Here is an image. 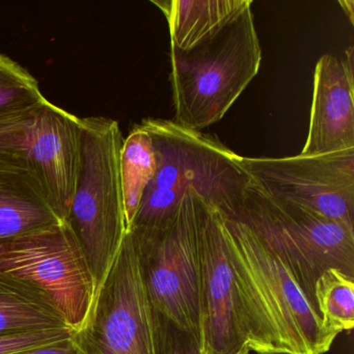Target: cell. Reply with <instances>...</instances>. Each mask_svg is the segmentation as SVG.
I'll return each mask as SVG.
<instances>
[{"instance_id": "obj_3", "label": "cell", "mask_w": 354, "mask_h": 354, "mask_svg": "<svg viewBox=\"0 0 354 354\" xmlns=\"http://www.w3.org/2000/svg\"><path fill=\"white\" fill-rule=\"evenodd\" d=\"M261 63L252 7L192 48L171 45L174 122L201 131L221 121L256 77Z\"/></svg>"}, {"instance_id": "obj_18", "label": "cell", "mask_w": 354, "mask_h": 354, "mask_svg": "<svg viewBox=\"0 0 354 354\" xmlns=\"http://www.w3.org/2000/svg\"><path fill=\"white\" fill-rule=\"evenodd\" d=\"M44 98L38 80L28 70L0 53V115L26 109Z\"/></svg>"}, {"instance_id": "obj_23", "label": "cell", "mask_w": 354, "mask_h": 354, "mask_svg": "<svg viewBox=\"0 0 354 354\" xmlns=\"http://www.w3.org/2000/svg\"><path fill=\"white\" fill-rule=\"evenodd\" d=\"M248 352H250V351H248V350H244V351L241 352V353H240V354H248Z\"/></svg>"}, {"instance_id": "obj_21", "label": "cell", "mask_w": 354, "mask_h": 354, "mask_svg": "<svg viewBox=\"0 0 354 354\" xmlns=\"http://www.w3.org/2000/svg\"><path fill=\"white\" fill-rule=\"evenodd\" d=\"M19 354H82L77 346L73 342V337L63 343L55 344L48 347L39 348L30 350Z\"/></svg>"}, {"instance_id": "obj_12", "label": "cell", "mask_w": 354, "mask_h": 354, "mask_svg": "<svg viewBox=\"0 0 354 354\" xmlns=\"http://www.w3.org/2000/svg\"><path fill=\"white\" fill-rule=\"evenodd\" d=\"M345 55H323L315 68L308 138L300 153L304 156L354 149L353 47Z\"/></svg>"}, {"instance_id": "obj_20", "label": "cell", "mask_w": 354, "mask_h": 354, "mask_svg": "<svg viewBox=\"0 0 354 354\" xmlns=\"http://www.w3.org/2000/svg\"><path fill=\"white\" fill-rule=\"evenodd\" d=\"M159 354H203L200 342L159 316Z\"/></svg>"}, {"instance_id": "obj_22", "label": "cell", "mask_w": 354, "mask_h": 354, "mask_svg": "<svg viewBox=\"0 0 354 354\" xmlns=\"http://www.w3.org/2000/svg\"><path fill=\"white\" fill-rule=\"evenodd\" d=\"M339 3L342 6V8H343L346 15H347L348 18H349L351 24H353V1H351V0H346V1H339Z\"/></svg>"}, {"instance_id": "obj_1", "label": "cell", "mask_w": 354, "mask_h": 354, "mask_svg": "<svg viewBox=\"0 0 354 354\" xmlns=\"http://www.w3.org/2000/svg\"><path fill=\"white\" fill-rule=\"evenodd\" d=\"M223 234L250 352L326 353L339 335L323 326L287 265L238 219L223 217Z\"/></svg>"}, {"instance_id": "obj_2", "label": "cell", "mask_w": 354, "mask_h": 354, "mask_svg": "<svg viewBox=\"0 0 354 354\" xmlns=\"http://www.w3.org/2000/svg\"><path fill=\"white\" fill-rule=\"evenodd\" d=\"M156 156V171L145 190L131 229H150L167 221L192 188L223 217H232L254 183L239 155L216 138L169 120H142Z\"/></svg>"}, {"instance_id": "obj_13", "label": "cell", "mask_w": 354, "mask_h": 354, "mask_svg": "<svg viewBox=\"0 0 354 354\" xmlns=\"http://www.w3.org/2000/svg\"><path fill=\"white\" fill-rule=\"evenodd\" d=\"M62 221L35 174L0 155V239Z\"/></svg>"}, {"instance_id": "obj_19", "label": "cell", "mask_w": 354, "mask_h": 354, "mask_svg": "<svg viewBox=\"0 0 354 354\" xmlns=\"http://www.w3.org/2000/svg\"><path fill=\"white\" fill-rule=\"evenodd\" d=\"M70 328L42 329L0 335V354H19L30 350L48 347L71 339Z\"/></svg>"}, {"instance_id": "obj_10", "label": "cell", "mask_w": 354, "mask_h": 354, "mask_svg": "<svg viewBox=\"0 0 354 354\" xmlns=\"http://www.w3.org/2000/svg\"><path fill=\"white\" fill-rule=\"evenodd\" d=\"M259 188L354 231V149L314 156L240 157Z\"/></svg>"}, {"instance_id": "obj_14", "label": "cell", "mask_w": 354, "mask_h": 354, "mask_svg": "<svg viewBox=\"0 0 354 354\" xmlns=\"http://www.w3.org/2000/svg\"><path fill=\"white\" fill-rule=\"evenodd\" d=\"M169 24L171 45L187 50L233 21L252 0H152Z\"/></svg>"}, {"instance_id": "obj_9", "label": "cell", "mask_w": 354, "mask_h": 354, "mask_svg": "<svg viewBox=\"0 0 354 354\" xmlns=\"http://www.w3.org/2000/svg\"><path fill=\"white\" fill-rule=\"evenodd\" d=\"M158 322L138 250L126 233L88 320L74 333L73 342L82 354H159Z\"/></svg>"}, {"instance_id": "obj_24", "label": "cell", "mask_w": 354, "mask_h": 354, "mask_svg": "<svg viewBox=\"0 0 354 354\" xmlns=\"http://www.w3.org/2000/svg\"><path fill=\"white\" fill-rule=\"evenodd\" d=\"M248 354H250V352H248Z\"/></svg>"}, {"instance_id": "obj_6", "label": "cell", "mask_w": 354, "mask_h": 354, "mask_svg": "<svg viewBox=\"0 0 354 354\" xmlns=\"http://www.w3.org/2000/svg\"><path fill=\"white\" fill-rule=\"evenodd\" d=\"M205 202L190 188L167 221L127 232L157 314L200 344L198 241Z\"/></svg>"}, {"instance_id": "obj_11", "label": "cell", "mask_w": 354, "mask_h": 354, "mask_svg": "<svg viewBox=\"0 0 354 354\" xmlns=\"http://www.w3.org/2000/svg\"><path fill=\"white\" fill-rule=\"evenodd\" d=\"M198 261L203 354H240L248 349L242 331L233 271L223 234V217L207 201L201 219Z\"/></svg>"}, {"instance_id": "obj_7", "label": "cell", "mask_w": 354, "mask_h": 354, "mask_svg": "<svg viewBox=\"0 0 354 354\" xmlns=\"http://www.w3.org/2000/svg\"><path fill=\"white\" fill-rule=\"evenodd\" d=\"M0 270L48 296L74 333L86 324L96 297V283L67 221L0 239Z\"/></svg>"}, {"instance_id": "obj_15", "label": "cell", "mask_w": 354, "mask_h": 354, "mask_svg": "<svg viewBox=\"0 0 354 354\" xmlns=\"http://www.w3.org/2000/svg\"><path fill=\"white\" fill-rule=\"evenodd\" d=\"M69 328L41 290L0 270V335Z\"/></svg>"}, {"instance_id": "obj_16", "label": "cell", "mask_w": 354, "mask_h": 354, "mask_svg": "<svg viewBox=\"0 0 354 354\" xmlns=\"http://www.w3.org/2000/svg\"><path fill=\"white\" fill-rule=\"evenodd\" d=\"M120 169L128 232L136 218L145 190L156 171V156L152 138L140 124L134 126L129 136L124 140Z\"/></svg>"}, {"instance_id": "obj_5", "label": "cell", "mask_w": 354, "mask_h": 354, "mask_svg": "<svg viewBox=\"0 0 354 354\" xmlns=\"http://www.w3.org/2000/svg\"><path fill=\"white\" fill-rule=\"evenodd\" d=\"M248 225L287 265L308 298L323 271L354 277V231L285 198L246 188L234 216Z\"/></svg>"}, {"instance_id": "obj_8", "label": "cell", "mask_w": 354, "mask_h": 354, "mask_svg": "<svg viewBox=\"0 0 354 354\" xmlns=\"http://www.w3.org/2000/svg\"><path fill=\"white\" fill-rule=\"evenodd\" d=\"M82 119L43 99L0 115V155L38 178L57 217L66 221L82 165Z\"/></svg>"}, {"instance_id": "obj_17", "label": "cell", "mask_w": 354, "mask_h": 354, "mask_svg": "<svg viewBox=\"0 0 354 354\" xmlns=\"http://www.w3.org/2000/svg\"><path fill=\"white\" fill-rule=\"evenodd\" d=\"M314 297L325 328L337 335L353 328L354 277L326 269L315 283Z\"/></svg>"}, {"instance_id": "obj_4", "label": "cell", "mask_w": 354, "mask_h": 354, "mask_svg": "<svg viewBox=\"0 0 354 354\" xmlns=\"http://www.w3.org/2000/svg\"><path fill=\"white\" fill-rule=\"evenodd\" d=\"M82 165L68 214L96 283V294L117 258L127 233L119 123L104 117L82 119Z\"/></svg>"}]
</instances>
